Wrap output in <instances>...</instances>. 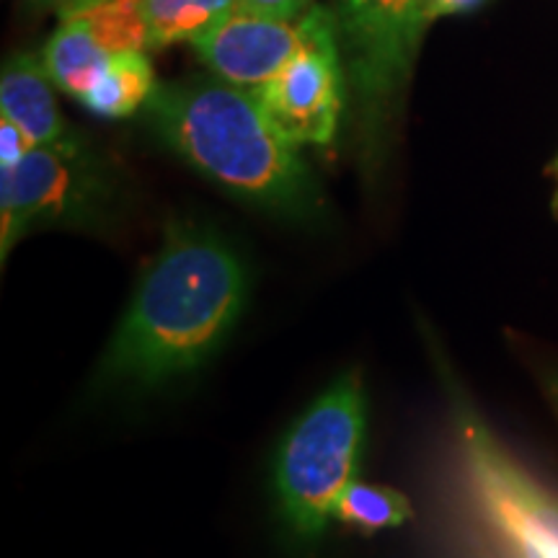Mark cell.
I'll list each match as a JSON object with an SVG mask.
<instances>
[{"label":"cell","instance_id":"obj_1","mask_svg":"<svg viewBox=\"0 0 558 558\" xmlns=\"http://www.w3.org/2000/svg\"><path fill=\"white\" fill-rule=\"evenodd\" d=\"M248 298L241 254L215 230L171 222L96 369L111 390H153L218 352Z\"/></svg>","mask_w":558,"mask_h":558},{"label":"cell","instance_id":"obj_2","mask_svg":"<svg viewBox=\"0 0 558 558\" xmlns=\"http://www.w3.org/2000/svg\"><path fill=\"white\" fill-rule=\"evenodd\" d=\"M145 111L160 143L222 190L292 218L318 209L298 145L275 128L256 90L218 75L171 81L156 86Z\"/></svg>","mask_w":558,"mask_h":558},{"label":"cell","instance_id":"obj_3","mask_svg":"<svg viewBox=\"0 0 558 558\" xmlns=\"http://www.w3.org/2000/svg\"><path fill=\"white\" fill-rule=\"evenodd\" d=\"M365 442V390L357 375L329 386L288 429L275 463L279 512L298 538L313 541L357 478Z\"/></svg>","mask_w":558,"mask_h":558},{"label":"cell","instance_id":"obj_4","mask_svg":"<svg viewBox=\"0 0 558 558\" xmlns=\"http://www.w3.org/2000/svg\"><path fill=\"white\" fill-rule=\"evenodd\" d=\"M107 184L81 145L32 148L13 169H0V254L9 259L24 235L41 228L96 226Z\"/></svg>","mask_w":558,"mask_h":558},{"label":"cell","instance_id":"obj_5","mask_svg":"<svg viewBox=\"0 0 558 558\" xmlns=\"http://www.w3.org/2000/svg\"><path fill=\"white\" fill-rule=\"evenodd\" d=\"M329 9L360 117L367 132H380L422 39L416 0H331Z\"/></svg>","mask_w":558,"mask_h":558},{"label":"cell","instance_id":"obj_6","mask_svg":"<svg viewBox=\"0 0 558 558\" xmlns=\"http://www.w3.org/2000/svg\"><path fill=\"white\" fill-rule=\"evenodd\" d=\"M305 16V47L256 96L292 145H329L344 107V58L329 5L313 3Z\"/></svg>","mask_w":558,"mask_h":558},{"label":"cell","instance_id":"obj_7","mask_svg":"<svg viewBox=\"0 0 558 558\" xmlns=\"http://www.w3.org/2000/svg\"><path fill=\"white\" fill-rule=\"evenodd\" d=\"M473 484L488 518L514 554L558 558V501L476 424H465Z\"/></svg>","mask_w":558,"mask_h":558},{"label":"cell","instance_id":"obj_8","mask_svg":"<svg viewBox=\"0 0 558 558\" xmlns=\"http://www.w3.org/2000/svg\"><path fill=\"white\" fill-rule=\"evenodd\" d=\"M308 32V16L279 19L239 9L194 37L192 45L218 78L256 90L303 50Z\"/></svg>","mask_w":558,"mask_h":558},{"label":"cell","instance_id":"obj_9","mask_svg":"<svg viewBox=\"0 0 558 558\" xmlns=\"http://www.w3.org/2000/svg\"><path fill=\"white\" fill-rule=\"evenodd\" d=\"M52 86L41 58L16 54L5 62L0 75V114L16 122L34 145L75 148L81 143L62 120Z\"/></svg>","mask_w":558,"mask_h":558},{"label":"cell","instance_id":"obj_10","mask_svg":"<svg viewBox=\"0 0 558 558\" xmlns=\"http://www.w3.org/2000/svg\"><path fill=\"white\" fill-rule=\"evenodd\" d=\"M109 60L111 52L104 50L99 39L75 19H60L58 32L41 52V62L54 86L78 101L94 90Z\"/></svg>","mask_w":558,"mask_h":558},{"label":"cell","instance_id":"obj_11","mask_svg":"<svg viewBox=\"0 0 558 558\" xmlns=\"http://www.w3.org/2000/svg\"><path fill=\"white\" fill-rule=\"evenodd\" d=\"M156 86V75L145 52H117L104 68L99 83L81 104L94 114L120 120L143 109Z\"/></svg>","mask_w":558,"mask_h":558},{"label":"cell","instance_id":"obj_12","mask_svg":"<svg viewBox=\"0 0 558 558\" xmlns=\"http://www.w3.org/2000/svg\"><path fill=\"white\" fill-rule=\"evenodd\" d=\"M148 24L150 50L192 41L218 21L243 9V0H140Z\"/></svg>","mask_w":558,"mask_h":558},{"label":"cell","instance_id":"obj_13","mask_svg":"<svg viewBox=\"0 0 558 558\" xmlns=\"http://www.w3.org/2000/svg\"><path fill=\"white\" fill-rule=\"evenodd\" d=\"M333 520H339L341 525L354 530V533L373 535L409 522L411 505L396 488L375 486L354 478L339 497L337 507H333Z\"/></svg>","mask_w":558,"mask_h":558},{"label":"cell","instance_id":"obj_14","mask_svg":"<svg viewBox=\"0 0 558 558\" xmlns=\"http://www.w3.org/2000/svg\"><path fill=\"white\" fill-rule=\"evenodd\" d=\"M60 19L81 21L111 54L150 50V34L140 0H96L83 9L62 13Z\"/></svg>","mask_w":558,"mask_h":558},{"label":"cell","instance_id":"obj_15","mask_svg":"<svg viewBox=\"0 0 558 558\" xmlns=\"http://www.w3.org/2000/svg\"><path fill=\"white\" fill-rule=\"evenodd\" d=\"M37 145L9 117L0 114V169H13Z\"/></svg>","mask_w":558,"mask_h":558},{"label":"cell","instance_id":"obj_16","mask_svg":"<svg viewBox=\"0 0 558 558\" xmlns=\"http://www.w3.org/2000/svg\"><path fill=\"white\" fill-rule=\"evenodd\" d=\"M484 3V0H416V26L418 32L432 24V21L452 16V13H463L476 9V5Z\"/></svg>","mask_w":558,"mask_h":558},{"label":"cell","instance_id":"obj_17","mask_svg":"<svg viewBox=\"0 0 558 558\" xmlns=\"http://www.w3.org/2000/svg\"><path fill=\"white\" fill-rule=\"evenodd\" d=\"M243 9L279 19H300L313 9V0H243Z\"/></svg>","mask_w":558,"mask_h":558},{"label":"cell","instance_id":"obj_18","mask_svg":"<svg viewBox=\"0 0 558 558\" xmlns=\"http://www.w3.org/2000/svg\"><path fill=\"white\" fill-rule=\"evenodd\" d=\"M81 0H29V5L34 11H54V13H65L70 9H75Z\"/></svg>","mask_w":558,"mask_h":558},{"label":"cell","instance_id":"obj_19","mask_svg":"<svg viewBox=\"0 0 558 558\" xmlns=\"http://www.w3.org/2000/svg\"><path fill=\"white\" fill-rule=\"evenodd\" d=\"M556 177H558V160H556Z\"/></svg>","mask_w":558,"mask_h":558}]
</instances>
